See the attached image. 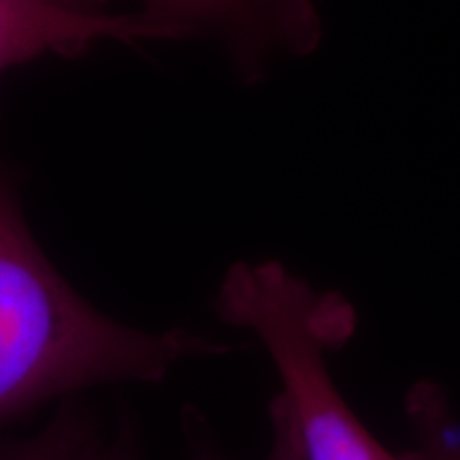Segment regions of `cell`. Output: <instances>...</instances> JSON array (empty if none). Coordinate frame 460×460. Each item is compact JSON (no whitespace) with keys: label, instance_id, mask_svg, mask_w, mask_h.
Listing matches in <instances>:
<instances>
[{"label":"cell","instance_id":"1","mask_svg":"<svg viewBox=\"0 0 460 460\" xmlns=\"http://www.w3.org/2000/svg\"><path fill=\"white\" fill-rule=\"evenodd\" d=\"M228 348L181 329L109 318L37 243L0 164V433L51 401L113 384H160L177 365Z\"/></svg>","mask_w":460,"mask_h":460},{"label":"cell","instance_id":"2","mask_svg":"<svg viewBox=\"0 0 460 460\" xmlns=\"http://www.w3.org/2000/svg\"><path fill=\"white\" fill-rule=\"evenodd\" d=\"M216 312L267 349L303 460H402L367 430L332 382L326 352L352 326L337 295H315L275 261L237 262L222 279Z\"/></svg>","mask_w":460,"mask_h":460},{"label":"cell","instance_id":"3","mask_svg":"<svg viewBox=\"0 0 460 460\" xmlns=\"http://www.w3.org/2000/svg\"><path fill=\"white\" fill-rule=\"evenodd\" d=\"M141 13L164 39H216L245 82L267 75L275 56L318 48L322 24L314 0H143Z\"/></svg>","mask_w":460,"mask_h":460},{"label":"cell","instance_id":"4","mask_svg":"<svg viewBox=\"0 0 460 460\" xmlns=\"http://www.w3.org/2000/svg\"><path fill=\"white\" fill-rule=\"evenodd\" d=\"M164 39L141 11L115 13L109 0H0V75L43 56L75 58L99 43Z\"/></svg>","mask_w":460,"mask_h":460},{"label":"cell","instance_id":"5","mask_svg":"<svg viewBox=\"0 0 460 460\" xmlns=\"http://www.w3.org/2000/svg\"><path fill=\"white\" fill-rule=\"evenodd\" d=\"M99 430L101 424L94 413L66 401L34 435L24 439L0 437V460H77Z\"/></svg>","mask_w":460,"mask_h":460},{"label":"cell","instance_id":"6","mask_svg":"<svg viewBox=\"0 0 460 460\" xmlns=\"http://www.w3.org/2000/svg\"><path fill=\"white\" fill-rule=\"evenodd\" d=\"M188 433V460H224L214 446L203 437V429H197L192 420L186 424ZM77 460H143L137 429L130 420H124L113 435H105L102 429L88 441Z\"/></svg>","mask_w":460,"mask_h":460},{"label":"cell","instance_id":"7","mask_svg":"<svg viewBox=\"0 0 460 460\" xmlns=\"http://www.w3.org/2000/svg\"><path fill=\"white\" fill-rule=\"evenodd\" d=\"M269 416H271V450H269L267 460H303L301 446H298L295 427H292L288 411L275 396L271 407H269Z\"/></svg>","mask_w":460,"mask_h":460},{"label":"cell","instance_id":"8","mask_svg":"<svg viewBox=\"0 0 460 460\" xmlns=\"http://www.w3.org/2000/svg\"><path fill=\"white\" fill-rule=\"evenodd\" d=\"M405 460H460V447H444L433 444L407 454Z\"/></svg>","mask_w":460,"mask_h":460}]
</instances>
